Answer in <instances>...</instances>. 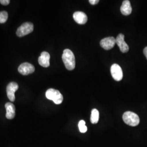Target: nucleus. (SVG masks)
Segmentation results:
<instances>
[{"instance_id":"f257e3e1","label":"nucleus","mask_w":147,"mask_h":147,"mask_svg":"<svg viewBox=\"0 0 147 147\" xmlns=\"http://www.w3.org/2000/svg\"><path fill=\"white\" fill-rule=\"evenodd\" d=\"M62 60L65 68L69 70H72L75 67V58L73 53L69 49L63 51Z\"/></svg>"},{"instance_id":"f03ea898","label":"nucleus","mask_w":147,"mask_h":147,"mask_svg":"<svg viewBox=\"0 0 147 147\" xmlns=\"http://www.w3.org/2000/svg\"><path fill=\"white\" fill-rule=\"evenodd\" d=\"M123 119L128 125L136 126L140 123V118L138 115L131 111L125 112L123 115Z\"/></svg>"},{"instance_id":"7ed1b4c3","label":"nucleus","mask_w":147,"mask_h":147,"mask_svg":"<svg viewBox=\"0 0 147 147\" xmlns=\"http://www.w3.org/2000/svg\"><path fill=\"white\" fill-rule=\"evenodd\" d=\"M45 95L48 99L53 100L55 104L57 105L61 104L63 101V95L58 90L53 88L47 89Z\"/></svg>"},{"instance_id":"20e7f679","label":"nucleus","mask_w":147,"mask_h":147,"mask_svg":"<svg viewBox=\"0 0 147 147\" xmlns=\"http://www.w3.org/2000/svg\"><path fill=\"white\" fill-rule=\"evenodd\" d=\"M34 26L31 22H25L19 27L16 31V35L22 37L31 33L33 31Z\"/></svg>"},{"instance_id":"39448f33","label":"nucleus","mask_w":147,"mask_h":147,"mask_svg":"<svg viewBox=\"0 0 147 147\" xmlns=\"http://www.w3.org/2000/svg\"><path fill=\"white\" fill-rule=\"evenodd\" d=\"M111 73L113 79L117 81H121L123 77V74L121 67L117 64H113L111 67Z\"/></svg>"},{"instance_id":"423d86ee","label":"nucleus","mask_w":147,"mask_h":147,"mask_svg":"<svg viewBox=\"0 0 147 147\" xmlns=\"http://www.w3.org/2000/svg\"><path fill=\"white\" fill-rule=\"evenodd\" d=\"M19 86L17 83L15 82H11L8 84L7 87V94L9 99L13 102L15 101V93L18 89Z\"/></svg>"},{"instance_id":"0eeeda50","label":"nucleus","mask_w":147,"mask_h":147,"mask_svg":"<svg viewBox=\"0 0 147 147\" xmlns=\"http://www.w3.org/2000/svg\"><path fill=\"white\" fill-rule=\"evenodd\" d=\"M116 39L113 37H107L100 41V46L106 50H109L116 44Z\"/></svg>"},{"instance_id":"6e6552de","label":"nucleus","mask_w":147,"mask_h":147,"mask_svg":"<svg viewBox=\"0 0 147 147\" xmlns=\"http://www.w3.org/2000/svg\"><path fill=\"white\" fill-rule=\"evenodd\" d=\"M34 67L30 63H22L18 68V71L23 75H28L34 72Z\"/></svg>"},{"instance_id":"1a4fd4ad","label":"nucleus","mask_w":147,"mask_h":147,"mask_svg":"<svg viewBox=\"0 0 147 147\" xmlns=\"http://www.w3.org/2000/svg\"><path fill=\"white\" fill-rule=\"evenodd\" d=\"M116 43L119 47L121 52L126 53L128 52L129 50V46L124 40V35L123 34H119L116 39Z\"/></svg>"},{"instance_id":"9d476101","label":"nucleus","mask_w":147,"mask_h":147,"mask_svg":"<svg viewBox=\"0 0 147 147\" xmlns=\"http://www.w3.org/2000/svg\"><path fill=\"white\" fill-rule=\"evenodd\" d=\"M73 18L75 21L80 25L85 24L88 20L86 14L84 12L80 11H76L74 13Z\"/></svg>"},{"instance_id":"9b49d317","label":"nucleus","mask_w":147,"mask_h":147,"mask_svg":"<svg viewBox=\"0 0 147 147\" xmlns=\"http://www.w3.org/2000/svg\"><path fill=\"white\" fill-rule=\"evenodd\" d=\"M50 54L47 52L44 51L38 58L39 64L43 67L47 68L50 66Z\"/></svg>"},{"instance_id":"f8f14e48","label":"nucleus","mask_w":147,"mask_h":147,"mask_svg":"<svg viewBox=\"0 0 147 147\" xmlns=\"http://www.w3.org/2000/svg\"><path fill=\"white\" fill-rule=\"evenodd\" d=\"M6 109V118L8 119H13L16 116V107L13 104L7 102L5 105Z\"/></svg>"},{"instance_id":"ddd939ff","label":"nucleus","mask_w":147,"mask_h":147,"mask_svg":"<svg viewBox=\"0 0 147 147\" xmlns=\"http://www.w3.org/2000/svg\"><path fill=\"white\" fill-rule=\"evenodd\" d=\"M121 11L124 16H129L131 13L132 7L130 1L125 0L123 2L121 7Z\"/></svg>"},{"instance_id":"4468645a","label":"nucleus","mask_w":147,"mask_h":147,"mask_svg":"<svg viewBox=\"0 0 147 147\" xmlns=\"http://www.w3.org/2000/svg\"><path fill=\"white\" fill-rule=\"evenodd\" d=\"M99 119V112L98 110L93 109L92 111L91 116H90V121L92 124L98 123Z\"/></svg>"},{"instance_id":"2eb2a0df","label":"nucleus","mask_w":147,"mask_h":147,"mask_svg":"<svg viewBox=\"0 0 147 147\" xmlns=\"http://www.w3.org/2000/svg\"><path fill=\"white\" fill-rule=\"evenodd\" d=\"M8 18V13L6 11H2L0 12V24L5 22Z\"/></svg>"},{"instance_id":"dca6fc26","label":"nucleus","mask_w":147,"mask_h":147,"mask_svg":"<svg viewBox=\"0 0 147 147\" xmlns=\"http://www.w3.org/2000/svg\"><path fill=\"white\" fill-rule=\"evenodd\" d=\"M79 128L80 131L81 133H84L87 131V127L86 126V123L84 120L79 121Z\"/></svg>"},{"instance_id":"f3484780","label":"nucleus","mask_w":147,"mask_h":147,"mask_svg":"<svg viewBox=\"0 0 147 147\" xmlns=\"http://www.w3.org/2000/svg\"><path fill=\"white\" fill-rule=\"evenodd\" d=\"M0 3L3 5H7L9 4V0H0Z\"/></svg>"},{"instance_id":"a211bd4d","label":"nucleus","mask_w":147,"mask_h":147,"mask_svg":"<svg viewBox=\"0 0 147 147\" xmlns=\"http://www.w3.org/2000/svg\"><path fill=\"white\" fill-rule=\"evenodd\" d=\"M99 0H89V2L92 5H96L99 3Z\"/></svg>"},{"instance_id":"6ab92c4d","label":"nucleus","mask_w":147,"mask_h":147,"mask_svg":"<svg viewBox=\"0 0 147 147\" xmlns=\"http://www.w3.org/2000/svg\"><path fill=\"white\" fill-rule=\"evenodd\" d=\"M143 53H144V56H146V57L147 59V47H145V48L144 49V50H143Z\"/></svg>"}]
</instances>
